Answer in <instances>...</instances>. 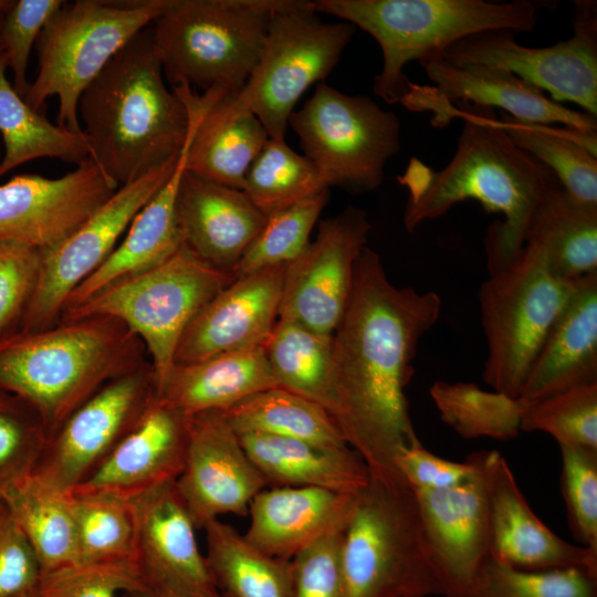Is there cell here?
Wrapping results in <instances>:
<instances>
[{
  "label": "cell",
  "instance_id": "d590c367",
  "mask_svg": "<svg viewBox=\"0 0 597 597\" xmlns=\"http://www.w3.org/2000/svg\"><path fill=\"white\" fill-rule=\"evenodd\" d=\"M0 501L32 546L42 572L77 562L69 493L31 474L1 493Z\"/></svg>",
  "mask_w": 597,
  "mask_h": 597
},
{
  "label": "cell",
  "instance_id": "6da1fadb",
  "mask_svg": "<svg viewBox=\"0 0 597 597\" xmlns=\"http://www.w3.org/2000/svg\"><path fill=\"white\" fill-rule=\"evenodd\" d=\"M441 308L436 292L396 286L380 255L363 249L346 310L332 334L336 392L331 417L370 478L388 485L407 484L396 459L420 443L405 389L419 342Z\"/></svg>",
  "mask_w": 597,
  "mask_h": 597
},
{
  "label": "cell",
  "instance_id": "ab89813d",
  "mask_svg": "<svg viewBox=\"0 0 597 597\" xmlns=\"http://www.w3.org/2000/svg\"><path fill=\"white\" fill-rule=\"evenodd\" d=\"M328 189L307 157L297 154L284 139L269 138L251 164L242 191L268 218Z\"/></svg>",
  "mask_w": 597,
  "mask_h": 597
},
{
  "label": "cell",
  "instance_id": "f6af8a7d",
  "mask_svg": "<svg viewBox=\"0 0 597 597\" xmlns=\"http://www.w3.org/2000/svg\"><path fill=\"white\" fill-rule=\"evenodd\" d=\"M48 441V429L35 408L0 389V494L33 474Z\"/></svg>",
  "mask_w": 597,
  "mask_h": 597
},
{
  "label": "cell",
  "instance_id": "f907efd6",
  "mask_svg": "<svg viewBox=\"0 0 597 597\" xmlns=\"http://www.w3.org/2000/svg\"><path fill=\"white\" fill-rule=\"evenodd\" d=\"M345 525L325 534L291 559L292 597L343 596L341 543Z\"/></svg>",
  "mask_w": 597,
  "mask_h": 597
},
{
  "label": "cell",
  "instance_id": "7a4b0ae2",
  "mask_svg": "<svg viewBox=\"0 0 597 597\" xmlns=\"http://www.w3.org/2000/svg\"><path fill=\"white\" fill-rule=\"evenodd\" d=\"M454 118L462 119L463 128L451 160L432 170L411 158L398 177L409 190L404 224L411 232L467 200L503 214L504 221L496 220L484 239L491 273L519 254L536 209L561 184L551 169L513 143L495 109L458 103L450 112V121Z\"/></svg>",
  "mask_w": 597,
  "mask_h": 597
},
{
  "label": "cell",
  "instance_id": "277c9868",
  "mask_svg": "<svg viewBox=\"0 0 597 597\" xmlns=\"http://www.w3.org/2000/svg\"><path fill=\"white\" fill-rule=\"evenodd\" d=\"M148 363L143 342L115 317L60 321L0 338V389L34 407L50 438L100 387Z\"/></svg>",
  "mask_w": 597,
  "mask_h": 597
},
{
  "label": "cell",
  "instance_id": "d4e9b609",
  "mask_svg": "<svg viewBox=\"0 0 597 597\" xmlns=\"http://www.w3.org/2000/svg\"><path fill=\"white\" fill-rule=\"evenodd\" d=\"M182 244L206 262L232 272L266 217L239 189L185 170L176 198Z\"/></svg>",
  "mask_w": 597,
  "mask_h": 597
},
{
  "label": "cell",
  "instance_id": "9c48e42d",
  "mask_svg": "<svg viewBox=\"0 0 597 597\" xmlns=\"http://www.w3.org/2000/svg\"><path fill=\"white\" fill-rule=\"evenodd\" d=\"M168 2H65L38 38V73L24 102L42 112L46 98L57 96V125L82 134L77 111L82 93L124 45L154 23Z\"/></svg>",
  "mask_w": 597,
  "mask_h": 597
},
{
  "label": "cell",
  "instance_id": "f1b7e54d",
  "mask_svg": "<svg viewBox=\"0 0 597 597\" xmlns=\"http://www.w3.org/2000/svg\"><path fill=\"white\" fill-rule=\"evenodd\" d=\"M189 137L190 129L170 178L136 214L105 262L71 293L62 314L104 289L157 266L182 247L176 198L186 170Z\"/></svg>",
  "mask_w": 597,
  "mask_h": 597
},
{
  "label": "cell",
  "instance_id": "e575fe53",
  "mask_svg": "<svg viewBox=\"0 0 597 597\" xmlns=\"http://www.w3.org/2000/svg\"><path fill=\"white\" fill-rule=\"evenodd\" d=\"M8 63L0 54V133L4 156L0 161V177L27 161L57 158L76 166L91 158L84 134L54 125L42 112L33 109L9 82Z\"/></svg>",
  "mask_w": 597,
  "mask_h": 597
},
{
  "label": "cell",
  "instance_id": "681fc988",
  "mask_svg": "<svg viewBox=\"0 0 597 597\" xmlns=\"http://www.w3.org/2000/svg\"><path fill=\"white\" fill-rule=\"evenodd\" d=\"M64 3L62 0H18L3 15L2 50L13 74V88L22 97L30 86L27 69L32 46L46 22Z\"/></svg>",
  "mask_w": 597,
  "mask_h": 597
},
{
  "label": "cell",
  "instance_id": "7dc6e473",
  "mask_svg": "<svg viewBox=\"0 0 597 597\" xmlns=\"http://www.w3.org/2000/svg\"><path fill=\"white\" fill-rule=\"evenodd\" d=\"M561 486L574 537L597 553V450L559 446Z\"/></svg>",
  "mask_w": 597,
  "mask_h": 597
},
{
  "label": "cell",
  "instance_id": "7402d4cb",
  "mask_svg": "<svg viewBox=\"0 0 597 597\" xmlns=\"http://www.w3.org/2000/svg\"><path fill=\"white\" fill-rule=\"evenodd\" d=\"M286 266L235 276L188 325L178 343L174 365L264 346L279 320Z\"/></svg>",
  "mask_w": 597,
  "mask_h": 597
},
{
  "label": "cell",
  "instance_id": "f35d334b",
  "mask_svg": "<svg viewBox=\"0 0 597 597\" xmlns=\"http://www.w3.org/2000/svg\"><path fill=\"white\" fill-rule=\"evenodd\" d=\"M429 394L441 420L464 439L507 441L521 432L526 402L520 398L472 383L443 380L433 383Z\"/></svg>",
  "mask_w": 597,
  "mask_h": 597
},
{
  "label": "cell",
  "instance_id": "ac0fdd59",
  "mask_svg": "<svg viewBox=\"0 0 597 597\" xmlns=\"http://www.w3.org/2000/svg\"><path fill=\"white\" fill-rule=\"evenodd\" d=\"M434 84L411 83L401 103L412 112H429L436 127L450 122L458 103L488 106L521 121L562 125L597 133V117L574 111L548 98L543 91L511 72L482 64H452L440 55L420 62Z\"/></svg>",
  "mask_w": 597,
  "mask_h": 597
},
{
  "label": "cell",
  "instance_id": "603a6c76",
  "mask_svg": "<svg viewBox=\"0 0 597 597\" xmlns=\"http://www.w3.org/2000/svg\"><path fill=\"white\" fill-rule=\"evenodd\" d=\"M486 472L491 559L522 570L584 567L597 572V553L557 536L535 515L498 451L488 452Z\"/></svg>",
  "mask_w": 597,
  "mask_h": 597
},
{
  "label": "cell",
  "instance_id": "9a60e30c",
  "mask_svg": "<svg viewBox=\"0 0 597 597\" xmlns=\"http://www.w3.org/2000/svg\"><path fill=\"white\" fill-rule=\"evenodd\" d=\"M156 395L150 363L109 380L52 433L33 475L70 493L106 459Z\"/></svg>",
  "mask_w": 597,
  "mask_h": 597
},
{
  "label": "cell",
  "instance_id": "cb8c5ba5",
  "mask_svg": "<svg viewBox=\"0 0 597 597\" xmlns=\"http://www.w3.org/2000/svg\"><path fill=\"white\" fill-rule=\"evenodd\" d=\"M188 438L189 417L156 395L129 432L73 491L132 498L176 481L185 465Z\"/></svg>",
  "mask_w": 597,
  "mask_h": 597
},
{
  "label": "cell",
  "instance_id": "bcb514c9",
  "mask_svg": "<svg viewBox=\"0 0 597 597\" xmlns=\"http://www.w3.org/2000/svg\"><path fill=\"white\" fill-rule=\"evenodd\" d=\"M143 590L134 561L76 562L42 572L34 597H125Z\"/></svg>",
  "mask_w": 597,
  "mask_h": 597
},
{
  "label": "cell",
  "instance_id": "8d00e7d4",
  "mask_svg": "<svg viewBox=\"0 0 597 597\" xmlns=\"http://www.w3.org/2000/svg\"><path fill=\"white\" fill-rule=\"evenodd\" d=\"M237 433H261L332 448L348 447L321 406L280 387L253 394L216 411Z\"/></svg>",
  "mask_w": 597,
  "mask_h": 597
},
{
  "label": "cell",
  "instance_id": "ee69618b",
  "mask_svg": "<svg viewBox=\"0 0 597 597\" xmlns=\"http://www.w3.org/2000/svg\"><path fill=\"white\" fill-rule=\"evenodd\" d=\"M471 597H597V572L584 567L522 570L490 559Z\"/></svg>",
  "mask_w": 597,
  "mask_h": 597
},
{
  "label": "cell",
  "instance_id": "b9f144b4",
  "mask_svg": "<svg viewBox=\"0 0 597 597\" xmlns=\"http://www.w3.org/2000/svg\"><path fill=\"white\" fill-rule=\"evenodd\" d=\"M327 200L328 190L269 216L232 270L234 276L294 261L311 242L310 235Z\"/></svg>",
  "mask_w": 597,
  "mask_h": 597
},
{
  "label": "cell",
  "instance_id": "8fae6325",
  "mask_svg": "<svg viewBox=\"0 0 597 597\" xmlns=\"http://www.w3.org/2000/svg\"><path fill=\"white\" fill-rule=\"evenodd\" d=\"M234 277L182 244L163 263L104 289L60 321L107 315L123 322L143 342L157 386L174 366L188 325Z\"/></svg>",
  "mask_w": 597,
  "mask_h": 597
},
{
  "label": "cell",
  "instance_id": "f5cc1de1",
  "mask_svg": "<svg viewBox=\"0 0 597 597\" xmlns=\"http://www.w3.org/2000/svg\"><path fill=\"white\" fill-rule=\"evenodd\" d=\"M396 467L412 490H440L467 481L475 470L473 452L463 462L438 457L421 442L405 449L396 459Z\"/></svg>",
  "mask_w": 597,
  "mask_h": 597
},
{
  "label": "cell",
  "instance_id": "30bf717a",
  "mask_svg": "<svg viewBox=\"0 0 597 597\" xmlns=\"http://www.w3.org/2000/svg\"><path fill=\"white\" fill-rule=\"evenodd\" d=\"M355 30L323 21L312 1L280 0L253 71L237 94L223 95L226 106L253 114L270 138L284 139L300 97L335 69Z\"/></svg>",
  "mask_w": 597,
  "mask_h": 597
},
{
  "label": "cell",
  "instance_id": "5bb4252c",
  "mask_svg": "<svg viewBox=\"0 0 597 597\" xmlns=\"http://www.w3.org/2000/svg\"><path fill=\"white\" fill-rule=\"evenodd\" d=\"M178 158L121 186L70 237L42 251L36 286L18 331H42L60 322L71 293L114 251L136 214L170 178Z\"/></svg>",
  "mask_w": 597,
  "mask_h": 597
},
{
  "label": "cell",
  "instance_id": "1f68e13d",
  "mask_svg": "<svg viewBox=\"0 0 597 597\" xmlns=\"http://www.w3.org/2000/svg\"><path fill=\"white\" fill-rule=\"evenodd\" d=\"M206 533V559L220 590L229 597H292V562L253 546L232 525L213 520Z\"/></svg>",
  "mask_w": 597,
  "mask_h": 597
},
{
  "label": "cell",
  "instance_id": "7c38bea8",
  "mask_svg": "<svg viewBox=\"0 0 597 597\" xmlns=\"http://www.w3.org/2000/svg\"><path fill=\"white\" fill-rule=\"evenodd\" d=\"M287 127L326 186L353 193L380 186L387 161L400 149V121L365 95L318 83Z\"/></svg>",
  "mask_w": 597,
  "mask_h": 597
},
{
  "label": "cell",
  "instance_id": "11a10c76",
  "mask_svg": "<svg viewBox=\"0 0 597 597\" xmlns=\"http://www.w3.org/2000/svg\"><path fill=\"white\" fill-rule=\"evenodd\" d=\"M13 3L11 0H0V13L9 10Z\"/></svg>",
  "mask_w": 597,
  "mask_h": 597
},
{
  "label": "cell",
  "instance_id": "5b68a950",
  "mask_svg": "<svg viewBox=\"0 0 597 597\" xmlns=\"http://www.w3.org/2000/svg\"><path fill=\"white\" fill-rule=\"evenodd\" d=\"M326 13L369 33L383 53L374 93L388 104L401 103L411 82L404 67L440 55L467 36L488 31L532 32L541 2L515 0H316Z\"/></svg>",
  "mask_w": 597,
  "mask_h": 597
},
{
  "label": "cell",
  "instance_id": "e0dca14e",
  "mask_svg": "<svg viewBox=\"0 0 597 597\" xmlns=\"http://www.w3.org/2000/svg\"><path fill=\"white\" fill-rule=\"evenodd\" d=\"M488 452H473L475 470L463 483L440 490H412L443 597H471L491 559Z\"/></svg>",
  "mask_w": 597,
  "mask_h": 597
},
{
  "label": "cell",
  "instance_id": "74e56055",
  "mask_svg": "<svg viewBox=\"0 0 597 597\" xmlns=\"http://www.w3.org/2000/svg\"><path fill=\"white\" fill-rule=\"evenodd\" d=\"M528 234L543 240L561 277L575 281L597 272V206L577 201L561 185L540 203Z\"/></svg>",
  "mask_w": 597,
  "mask_h": 597
},
{
  "label": "cell",
  "instance_id": "ba28073f",
  "mask_svg": "<svg viewBox=\"0 0 597 597\" xmlns=\"http://www.w3.org/2000/svg\"><path fill=\"white\" fill-rule=\"evenodd\" d=\"M342 597L441 596L408 485L371 479L354 499L341 543Z\"/></svg>",
  "mask_w": 597,
  "mask_h": 597
},
{
  "label": "cell",
  "instance_id": "db71d44e",
  "mask_svg": "<svg viewBox=\"0 0 597 597\" xmlns=\"http://www.w3.org/2000/svg\"><path fill=\"white\" fill-rule=\"evenodd\" d=\"M125 597H158V596H155L145 591H133V593L125 594ZM221 597H229V596L221 594Z\"/></svg>",
  "mask_w": 597,
  "mask_h": 597
},
{
  "label": "cell",
  "instance_id": "4dcf8cb0",
  "mask_svg": "<svg viewBox=\"0 0 597 597\" xmlns=\"http://www.w3.org/2000/svg\"><path fill=\"white\" fill-rule=\"evenodd\" d=\"M238 437L268 486H310L356 495L370 480L366 464L349 447L261 433Z\"/></svg>",
  "mask_w": 597,
  "mask_h": 597
},
{
  "label": "cell",
  "instance_id": "3957f363",
  "mask_svg": "<svg viewBox=\"0 0 597 597\" xmlns=\"http://www.w3.org/2000/svg\"><path fill=\"white\" fill-rule=\"evenodd\" d=\"M77 111L91 158L118 187L179 156L189 130L187 107L165 84L148 28L90 83Z\"/></svg>",
  "mask_w": 597,
  "mask_h": 597
},
{
  "label": "cell",
  "instance_id": "484cf974",
  "mask_svg": "<svg viewBox=\"0 0 597 597\" xmlns=\"http://www.w3.org/2000/svg\"><path fill=\"white\" fill-rule=\"evenodd\" d=\"M189 116L190 137L186 170L203 179L242 190L247 172L270 138L251 113H233L227 93L198 94L188 85L172 86Z\"/></svg>",
  "mask_w": 597,
  "mask_h": 597
},
{
  "label": "cell",
  "instance_id": "d6986e66",
  "mask_svg": "<svg viewBox=\"0 0 597 597\" xmlns=\"http://www.w3.org/2000/svg\"><path fill=\"white\" fill-rule=\"evenodd\" d=\"M129 499L135 517L133 561L143 591L158 597H221L175 481Z\"/></svg>",
  "mask_w": 597,
  "mask_h": 597
},
{
  "label": "cell",
  "instance_id": "d6a6232c",
  "mask_svg": "<svg viewBox=\"0 0 597 597\" xmlns=\"http://www.w3.org/2000/svg\"><path fill=\"white\" fill-rule=\"evenodd\" d=\"M263 347L277 387L331 415L336 392L332 335L279 318Z\"/></svg>",
  "mask_w": 597,
  "mask_h": 597
},
{
  "label": "cell",
  "instance_id": "9f6ffc18",
  "mask_svg": "<svg viewBox=\"0 0 597 597\" xmlns=\"http://www.w3.org/2000/svg\"><path fill=\"white\" fill-rule=\"evenodd\" d=\"M8 11V10H7ZM6 12H1L0 13V34H1V27H2V21H3V15H4ZM3 53V50H2V44H1V38H0V54Z\"/></svg>",
  "mask_w": 597,
  "mask_h": 597
},
{
  "label": "cell",
  "instance_id": "7bdbcfd3",
  "mask_svg": "<svg viewBox=\"0 0 597 597\" xmlns=\"http://www.w3.org/2000/svg\"><path fill=\"white\" fill-rule=\"evenodd\" d=\"M521 431H542L552 436L558 446L597 450V383L526 404Z\"/></svg>",
  "mask_w": 597,
  "mask_h": 597
},
{
  "label": "cell",
  "instance_id": "c3c4849f",
  "mask_svg": "<svg viewBox=\"0 0 597 597\" xmlns=\"http://www.w3.org/2000/svg\"><path fill=\"white\" fill-rule=\"evenodd\" d=\"M42 251L0 240V338L15 331L34 293Z\"/></svg>",
  "mask_w": 597,
  "mask_h": 597
},
{
  "label": "cell",
  "instance_id": "83f0119b",
  "mask_svg": "<svg viewBox=\"0 0 597 597\" xmlns=\"http://www.w3.org/2000/svg\"><path fill=\"white\" fill-rule=\"evenodd\" d=\"M591 383H597V272L575 281L519 398L530 404Z\"/></svg>",
  "mask_w": 597,
  "mask_h": 597
},
{
  "label": "cell",
  "instance_id": "836d02e7",
  "mask_svg": "<svg viewBox=\"0 0 597 597\" xmlns=\"http://www.w3.org/2000/svg\"><path fill=\"white\" fill-rule=\"evenodd\" d=\"M499 119L513 143L551 169L570 197L597 206V133L525 122L503 112Z\"/></svg>",
  "mask_w": 597,
  "mask_h": 597
},
{
  "label": "cell",
  "instance_id": "4fadbf2b",
  "mask_svg": "<svg viewBox=\"0 0 597 597\" xmlns=\"http://www.w3.org/2000/svg\"><path fill=\"white\" fill-rule=\"evenodd\" d=\"M573 35L549 46L520 44L510 31L461 39L440 56L452 64H482L511 72L562 104H577L597 117V6L575 1Z\"/></svg>",
  "mask_w": 597,
  "mask_h": 597
},
{
  "label": "cell",
  "instance_id": "60d3db41",
  "mask_svg": "<svg viewBox=\"0 0 597 597\" xmlns=\"http://www.w3.org/2000/svg\"><path fill=\"white\" fill-rule=\"evenodd\" d=\"M75 526L77 562L133 561L135 517L129 498L69 493Z\"/></svg>",
  "mask_w": 597,
  "mask_h": 597
},
{
  "label": "cell",
  "instance_id": "ffe728a7",
  "mask_svg": "<svg viewBox=\"0 0 597 597\" xmlns=\"http://www.w3.org/2000/svg\"><path fill=\"white\" fill-rule=\"evenodd\" d=\"M118 188L92 158L60 178L17 175L0 185V240L51 250Z\"/></svg>",
  "mask_w": 597,
  "mask_h": 597
},
{
  "label": "cell",
  "instance_id": "52a82bcc",
  "mask_svg": "<svg viewBox=\"0 0 597 597\" xmlns=\"http://www.w3.org/2000/svg\"><path fill=\"white\" fill-rule=\"evenodd\" d=\"M575 281L561 277L543 240L528 234L519 254L481 284L479 305L488 348L483 380L493 390L520 397Z\"/></svg>",
  "mask_w": 597,
  "mask_h": 597
},
{
  "label": "cell",
  "instance_id": "44dd1931",
  "mask_svg": "<svg viewBox=\"0 0 597 597\" xmlns=\"http://www.w3.org/2000/svg\"><path fill=\"white\" fill-rule=\"evenodd\" d=\"M197 528L224 514L245 515L268 483L218 412L189 417L184 469L175 481Z\"/></svg>",
  "mask_w": 597,
  "mask_h": 597
},
{
  "label": "cell",
  "instance_id": "8992f818",
  "mask_svg": "<svg viewBox=\"0 0 597 597\" xmlns=\"http://www.w3.org/2000/svg\"><path fill=\"white\" fill-rule=\"evenodd\" d=\"M280 0H169L151 29L171 86L237 94L261 54Z\"/></svg>",
  "mask_w": 597,
  "mask_h": 597
},
{
  "label": "cell",
  "instance_id": "816d5d0a",
  "mask_svg": "<svg viewBox=\"0 0 597 597\" xmlns=\"http://www.w3.org/2000/svg\"><path fill=\"white\" fill-rule=\"evenodd\" d=\"M41 574L32 546L0 501V597H34Z\"/></svg>",
  "mask_w": 597,
  "mask_h": 597
},
{
  "label": "cell",
  "instance_id": "f546056e",
  "mask_svg": "<svg viewBox=\"0 0 597 597\" xmlns=\"http://www.w3.org/2000/svg\"><path fill=\"white\" fill-rule=\"evenodd\" d=\"M274 387L276 381L260 346L174 365L156 389L161 401L190 417L224 410Z\"/></svg>",
  "mask_w": 597,
  "mask_h": 597
},
{
  "label": "cell",
  "instance_id": "2e32d148",
  "mask_svg": "<svg viewBox=\"0 0 597 597\" xmlns=\"http://www.w3.org/2000/svg\"><path fill=\"white\" fill-rule=\"evenodd\" d=\"M370 230L367 212L354 206L322 220L316 238L286 266L279 318L332 335L346 310Z\"/></svg>",
  "mask_w": 597,
  "mask_h": 597
},
{
  "label": "cell",
  "instance_id": "4316f807",
  "mask_svg": "<svg viewBox=\"0 0 597 597\" xmlns=\"http://www.w3.org/2000/svg\"><path fill=\"white\" fill-rule=\"evenodd\" d=\"M355 495L310 486H271L250 503L244 537L265 554L291 561L331 531L345 525Z\"/></svg>",
  "mask_w": 597,
  "mask_h": 597
}]
</instances>
